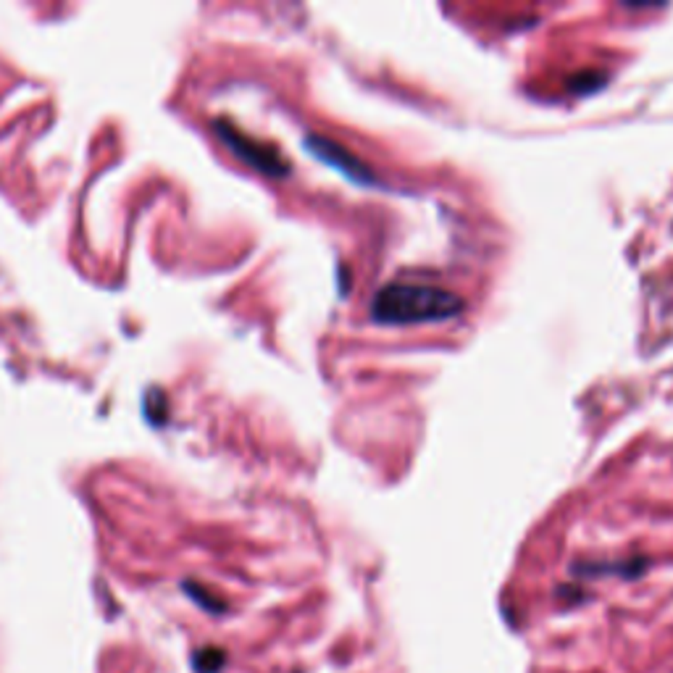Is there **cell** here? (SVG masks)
I'll list each match as a JSON object with an SVG mask.
<instances>
[{
  "label": "cell",
  "instance_id": "3",
  "mask_svg": "<svg viewBox=\"0 0 673 673\" xmlns=\"http://www.w3.org/2000/svg\"><path fill=\"white\" fill-rule=\"evenodd\" d=\"M305 145H308V150H310L316 158H321L324 163L337 166V168H340V171H345L350 179L364 182V184L374 182L372 168H369L364 160H358V158H356V155H353L348 148H342V145H337V143H332V140L316 137V135H310V137L305 140Z\"/></svg>",
  "mask_w": 673,
  "mask_h": 673
},
{
  "label": "cell",
  "instance_id": "2",
  "mask_svg": "<svg viewBox=\"0 0 673 673\" xmlns=\"http://www.w3.org/2000/svg\"><path fill=\"white\" fill-rule=\"evenodd\" d=\"M216 129H219V135L226 140V145L234 150L242 160H247L250 166H255L258 171L271 174V176H285V174L290 171V163H287L277 150L263 148V145L247 140L245 135H239L237 129H231L224 121H219Z\"/></svg>",
  "mask_w": 673,
  "mask_h": 673
},
{
  "label": "cell",
  "instance_id": "4",
  "mask_svg": "<svg viewBox=\"0 0 673 673\" xmlns=\"http://www.w3.org/2000/svg\"><path fill=\"white\" fill-rule=\"evenodd\" d=\"M222 663H224L222 650H203V653L195 655V666H198V671L203 673H216L222 669Z\"/></svg>",
  "mask_w": 673,
  "mask_h": 673
},
{
  "label": "cell",
  "instance_id": "1",
  "mask_svg": "<svg viewBox=\"0 0 673 673\" xmlns=\"http://www.w3.org/2000/svg\"><path fill=\"white\" fill-rule=\"evenodd\" d=\"M466 302L460 295L419 282H392L376 293L372 302V318L376 324L408 326V324H432L455 318Z\"/></svg>",
  "mask_w": 673,
  "mask_h": 673
}]
</instances>
